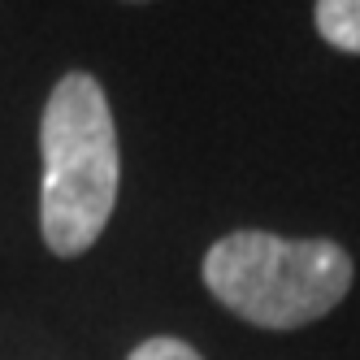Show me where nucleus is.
<instances>
[{
    "mask_svg": "<svg viewBox=\"0 0 360 360\" xmlns=\"http://www.w3.org/2000/svg\"><path fill=\"white\" fill-rule=\"evenodd\" d=\"M39 230L57 256H83L117 204V126L109 96L91 74L74 70L53 87L39 117Z\"/></svg>",
    "mask_w": 360,
    "mask_h": 360,
    "instance_id": "obj_1",
    "label": "nucleus"
},
{
    "mask_svg": "<svg viewBox=\"0 0 360 360\" xmlns=\"http://www.w3.org/2000/svg\"><path fill=\"white\" fill-rule=\"evenodd\" d=\"M204 287L261 330H300L352 291V256L330 239L235 230L204 252Z\"/></svg>",
    "mask_w": 360,
    "mask_h": 360,
    "instance_id": "obj_2",
    "label": "nucleus"
},
{
    "mask_svg": "<svg viewBox=\"0 0 360 360\" xmlns=\"http://www.w3.org/2000/svg\"><path fill=\"white\" fill-rule=\"evenodd\" d=\"M313 22L330 48L360 57V0H317Z\"/></svg>",
    "mask_w": 360,
    "mask_h": 360,
    "instance_id": "obj_3",
    "label": "nucleus"
},
{
    "mask_svg": "<svg viewBox=\"0 0 360 360\" xmlns=\"http://www.w3.org/2000/svg\"><path fill=\"white\" fill-rule=\"evenodd\" d=\"M126 360H204L191 343H183V339H148V343H139Z\"/></svg>",
    "mask_w": 360,
    "mask_h": 360,
    "instance_id": "obj_4",
    "label": "nucleus"
}]
</instances>
